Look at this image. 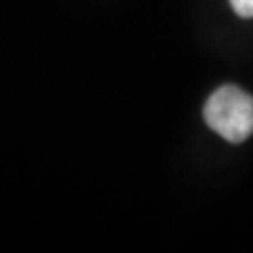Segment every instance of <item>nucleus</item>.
I'll return each instance as SVG.
<instances>
[{"mask_svg":"<svg viewBox=\"0 0 253 253\" xmlns=\"http://www.w3.org/2000/svg\"><path fill=\"white\" fill-rule=\"evenodd\" d=\"M203 116L219 137L230 144H243L253 135V95L234 84H224L209 95Z\"/></svg>","mask_w":253,"mask_h":253,"instance_id":"obj_1","label":"nucleus"},{"mask_svg":"<svg viewBox=\"0 0 253 253\" xmlns=\"http://www.w3.org/2000/svg\"><path fill=\"white\" fill-rule=\"evenodd\" d=\"M230 6L239 17H245V19L253 17V0H230Z\"/></svg>","mask_w":253,"mask_h":253,"instance_id":"obj_2","label":"nucleus"}]
</instances>
